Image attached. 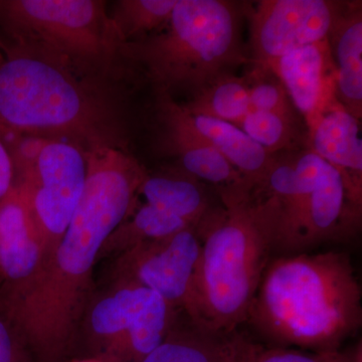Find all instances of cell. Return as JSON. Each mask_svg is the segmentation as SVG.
<instances>
[{
  "mask_svg": "<svg viewBox=\"0 0 362 362\" xmlns=\"http://www.w3.org/2000/svg\"><path fill=\"white\" fill-rule=\"evenodd\" d=\"M346 2L262 0L246 11L250 63L268 68L281 57L327 39Z\"/></svg>",
  "mask_w": 362,
  "mask_h": 362,
  "instance_id": "cell-10",
  "label": "cell"
},
{
  "mask_svg": "<svg viewBox=\"0 0 362 362\" xmlns=\"http://www.w3.org/2000/svg\"><path fill=\"white\" fill-rule=\"evenodd\" d=\"M177 0H120L110 14L122 44L146 39L168 23Z\"/></svg>",
  "mask_w": 362,
  "mask_h": 362,
  "instance_id": "cell-22",
  "label": "cell"
},
{
  "mask_svg": "<svg viewBox=\"0 0 362 362\" xmlns=\"http://www.w3.org/2000/svg\"><path fill=\"white\" fill-rule=\"evenodd\" d=\"M171 113L192 132L218 150L239 171L252 189L261 187L275 161L240 127L211 117L188 113L182 106L168 97L157 98Z\"/></svg>",
  "mask_w": 362,
  "mask_h": 362,
  "instance_id": "cell-15",
  "label": "cell"
},
{
  "mask_svg": "<svg viewBox=\"0 0 362 362\" xmlns=\"http://www.w3.org/2000/svg\"><path fill=\"white\" fill-rule=\"evenodd\" d=\"M245 77L249 86L251 110L269 112L295 121L303 120L270 69L254 66Z\"/></svg>",
  "mask_w": 362,
  "mask_h": 362,
  "instance_id": "cell-24",
  "label": "cell"
},
{
  "mask_svg": "<svg viewBox=\"0 0 362 362\" xmlns=\"http://www.w3.org/2000/svg\"><path fill=\"white\" fill-rule=\"evenodd\" d=\"M73 362H107L104 359L100 358V357H93V358L81 359V361H76Z\"/></svg>",
  "mask_w": 362,
  "mask_h": 362,
  "instance_id": "cell-28",
  "label": "cell"
},
{
  "mask_svg": "<svg viewBox=\"0 0 362 362\" xmlns=\"http://www.w3.org/2000/svg\"><path fill=\"white\" fill-rule=\"evenodd\" d=\"M194 228L178 216L144 204L131 211L129 216L109 235L100 257L122 254L141 243L163 239L169 235Z\"/></svg>",
  "mask_w": 362,
  "mask_h": 362,
  "instance_id": "cell-21",
  "label": "cell"
},
{
  "mask_svg": "<svg viewBox=\"0 0 362 362\" xmlns=\"http://www.w3.org/2000/svg\"><path fill=\"white\" fill-rule=\"evenodd\" d=\"M201 249L197 228L136 245L117 259L114 282L131 283L151 290L192 318L195 270Z\"/></svg>",
  "mask_w": 362,
  "mask_h": 362,
  "instance_id": "cell-9",
  "label": "cell"
},
{
  "mask_svg": "<svg viewBox=\"0 0 362 362\" xmlns=\"http://www.w3.org/2000/svg\"><path fill=\"white\" fill-rule=\"evenodd\" d=\"M228 0H177L168 23L122 47L123 61L140 69L157 98L192 96L214 78L250 63L240 23L246 7Z\"/></svg>",
  "mask_w": 362,
  "mask_h": 362,
  "instance_id": "cell-5",
  "label": "cell"
},
{
  "mask_svg": "<svg viewBox=\"0 0 362 362\" xmlns=\"http://www.w3.org/2000/svg\"><path fill=\"white\" fill-rule=\"evenodd\" d=\"M358 119L338 104L319 117L308 131L310 150L346 177L362 197V142Z\"/></svg>",
  "mask_w": 362,
  "mask_h": 362,
  "instance_id": "cell-17",
  "label": "cell"
},
{
  "mask_svg": "<svg viewBox=\"0 0 362 362\" xmlns=\"http://www.w3.org/2000/svg\"><path fill=\"white\" fill-rule=\"evenodd\" d=\"M251 362H252V361H251Z\"/></svg>",
  "mask_w": 362,
  "mask_h": 362,
  "instance_id": "cell-30",
  "label": "cell"
},
{
  "mask_svg": "<svg viewBox=\"0 0 362 362\" xmlns=\"http://www.w3.org/2000/svg\"><path fill=\"white\" fill-rule=\"evenodd\" d=\"M180 105L188 113L211 117L239 126L251 111L246 77L226 74L197 90L187 103Z\"/></svg>",
  "mask_w": 362,
  "mask_h": 362,
  "instance_id": "cell-20",
  "label": "cell"
},
{
  "mask_svg": "<svg viewBox=\"0 0 362 362\" xmlns=\"http://www.w3.org/2000/svg\"><path fill=\"white\" fill-rule=\"evenodd\" d=\"M361 288L346 252H300L272 259L247 323L271 347L341 349L362 324Z\"/></svg>",
  "mask_w": 362,
  "mask_h": 362,
  "instance_id": "cell-2",
  "label": "cell"
},
{
  "mask_svg": "<svg viewBox=\"0 0 362 362\" xmlns=\"http://www.w3.org/2000/svg\"><path fill=\"white\" fill-rule=\"evenodd\" d=\"M44 263L39 233L20 188L0 202V301L18 296L33 282Z\"/></svg>",
  "mask_w": 362,
  "mask_h": 362,
  "instance_id": "cell-13",
  "label": "cell"
},
{
  "mask_svg": "<svg viewBox=\"0 0 362 362\" xmlns=\"http://www.w3.org/2000/svg\"><path fill=\"white\" fill-rule=\"evenodd\" d=\"M86 311V333L96 356L118 362L141 361L168 337L181 315L157 293L124 282H113Z\"/></svg>",
  "mask_w": 362,
  "mask_h": 362,
  "instance_id": "cell-8",
  "label": "cell"
},
{
  "mask_svg": "<svg viewBox=\"0 0 362 362\" xmlns=\"http://www.w3.org/2000/svg\"><path fill=\"white\" fill-rule=\"evenodd\" d=\"M14 185V168L9 150L0 135V202L9 194Z\"/></svg>",
  "mask_w": 362,
  "mask_h": 362,
  "instance_id": "cell-27",
  "label": "cell"
},
{
  "mask_svg": "<svg viewBox=\"0 0 362 362\" xmlns=\"http://www.w3.org/2000/svg\"><path fill=\"white\" fill-rule=\"evenodd\" d=\"M0 134L61 140L83 151L126 150L108 84L14 47L0 64Z\"/></svg>",
  "mask_w": 362,
  "mask_h": 362,
  "instance_id": "cell-3",
  "label": "cell"
},
{
  "mask_svg": "<svg viewBox=\"0 0 362 362\" xmlns=\"http://www.w3.org/2000/svg\"><path fill=\"white\" fill-rule=\"evenodd\" d=\"M252 362H362L361 343L347 350L307 351L296 349L269 347L258 345Z\"/></svg>",
  "mask_w": 362,
  "mask_h": 362,
  "instance_id": "cell-25",
  "label": "cell"
},
{
  "mask_svg": "<svg viewBox=\"0 0 362 362\" xmlns=\"http://www.w3.org/2000/svg\"><path fill=\"white\" fill-rule=\"evenodd\" d=\"M0 362H32L23 341L6 317L0 316Z\"/></svg>",
  "mask_w": 362,
  "mask_h": 362,
  "instance_id": "cell-26",
  "label": "cell"
},
{
  "mask_svg": "<svg viewBox=\"0 0 362 362\" xmlns=\"http://www.w3.org/2000/svg\"><path fill=\"white\" fill-rule=\"evenodd\" d=\"M158 109L165 128L166 146L177 158L181 170L204 185H214L220 197L254 190L218 150L181 123L160 102Z\"/></svg>",
  "mask_w": 362,
  "mask_h": 362,
  "instance_id": "cell-16",
  "label": "cell"
},
{
  "mask_svg": "<svg viewBox=\"0 0 362 362\" xmlns=\"http://www.w3.org/2000/svg\"><path fill=\"white\" fill-rule=\"evenodd\" d=\"M361 209L344 175L323 160L287 255L351 235L361 226Z\"/></svg>",
  "mask_w": 362,
  "mask_h": 362,
  "instance_id": "cell-11",
  "label": "cell"
},
{
  "mask_svg": "<svg viewBox=\"0 0 362 362\" xmlns=\"http://www.w3.org/2000/svg\"><path fill=\"white\" fill-rule=\"evenodd\" d=\"M1 136L13 159L14 185L25 197L39 233L44 266L63 237L84 192L85 153L80 147L61 140Z\"/></svg>",
  "mask_w": 362,
  "mask_h": 362,
  "instance_id": "cell-7",
  "label": "cell"
},
{
  "mask_svg": "<svg viewBox=\"0 0 362 362\" xmlns=\"http://www.w3.org/2000/svg\"><path fill=\"white\" fill-rule=\"evenodd\" d=\"M268 69L285 88L308 131L319 117L339 104L337 71L327 40L295 49Z\"/></svg>",
  "mask_w": 362,
  "mask_h": 362,
  "instance_id": "cell-12",
  "label": "cell"
},
{
  "mask_svg": "<svg viewBox=\"0 0 362 362\" xmlns=\"http://www.w3.org/2000/svg\"><path fill=\"white\" fill-rule=\"evenodd\" d=\"M301 123L277 114L251 110L238 127L268 153L277 156L282 151H300L304 144H309Z\"/></svg>",
  "mask_w": 362,
  "mask_h": 362,
  "instance_id": "cell-23",
  "label": "cell"
},
{
  "mask_svg": "<svg viewBox=\"0 0 362 362\" xmlns=\"http://www.w3.org/2000/svg\"><path fill=\"white\" fill-rule=\"evenodd\" d=\"M145 204L173 214L197 228L213 207L206 185L185 171L147 175L138 190Z\"/></svg>",
  "mask_w": 362,
  "mask_h": 362,
  "instance_id": "cell-19",
  "label": "cell"
},
{
  "mask_svg": "<svg viewBox=\"0 0 362 362\" xmlns=\"http://www.w3.org/2000/svg\"><path fill=\"white\" fill-rule=\"evenodd\" d=\"M0 25L14 49L108 84L123 44L101 0H0Z\"/></svg>",
  "mask_w": 362,
  "mask_h": 362,
  "instance_id": "cell-6",
  "label": "cell"
},
{
  "mask_svg": "<svg viewBox=\"0 0 362 362\" xmlns=\"http://www.w3.org/2000/svg\"><path fill=\"white\" fill-rule=\"evenodd\" d=\"M337 71V98L352 116L362 117L361 2H346L327 35Z\"/></svg>",
  "mask_w": 362,
  "mask_h": 362,
  "instance_id": "cell-18",
  "label": "cell"
},
{
  "mask_svg": "<svg viewBox=\"0 0 362 362\" xmlns=\"http://www.w3.org/2000/svg\"><path fill=\"white\" fill-rule=\"evenodd\" d=\"M87 178L70 223L37 277L0 301L4 316L42 362L65 356L86 311L93 272L112 232L134 209L148 175L126 150L84 151Z\"/></svg>",
  "mask_w": 362,
  "mask_h": 362,
  "instance_id": "cell-1",
  "label": "cell"
},
{
  "mask_svg": "<svg viewBox=\"0 0 362 362\" xmlns=\"http://www.w3.org/2000/svg\"><path fill=\"white\" fill-rule=\"evenodd\" d=\"M258 345L239 329H213L183 313L168 337L140 362H251Z\"/></svg>",
  "mask_w": 362,
  "mask_h": 362,
  "instance_id": "cell-14",
  "label": "cell"
},
{
  "mask_svg": "<svg viewBox=\"0 0 362 362\" xmlns=\"http://www.w3.org/2000/svg\"><path fill=\"white\" fill-rule=\"evenodd\" d=\"M277 202L265 192L221 201L197 226L202 240L192 320L233 331L247 314L274 252Z\"/></svg>",
  "mask_w": 362,
  "mask_h": 362,
  "instance_id": "cell-4",
  "label": "cell"
},
{
  "mask_svg": "<svg viewBox=\"0 0 362 362\" xmlns=\"http://www.w3.org/2000/svg\"><path fill=\"white\" fill-rule=\"evenodd\" d=\"M4 49H6V47H4V45L0 42V64L4 61V57H6V54H4Z\"/></svg>",
  "mask_w": 362,
  "mask_h": 362,
  "instance_id": "cell-29",
  "label": "cell"
}]
</instances>
